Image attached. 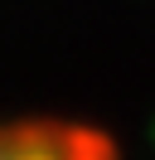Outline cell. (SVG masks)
I'll return each mask as SVG.
<instances>
[{"label":"cell","instance_id":"6da1fadb","mask_svg":"<svg viewBox=\"0 0 155 160\" xmlns=\"http://www.w3.org/2000/svg\"><path fill=\"white\" fill-rule=\"evenodd\" d=\"M0 160H121V150L112 131L92 121L48 117V112H5Z\"/></svg>","mask_w":155,"mask_h":160}]
</instances>
